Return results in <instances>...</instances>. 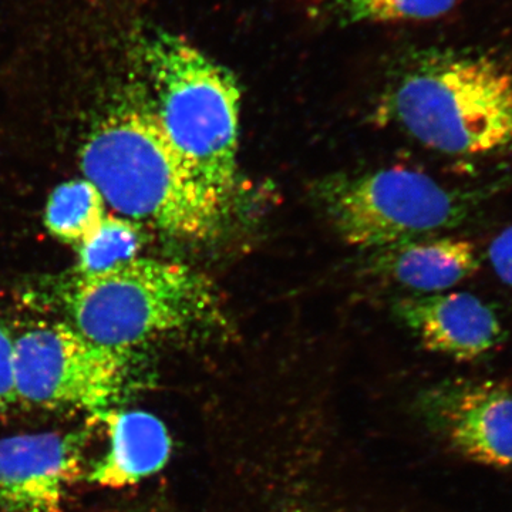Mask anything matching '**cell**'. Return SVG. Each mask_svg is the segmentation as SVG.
I'll list each match as a JSON object with an SVG mask.
<instances>
[{
	"instance_id": "obj_9",
	"label": "cell",
	"mask_w": 512,
	"mask_h": 512,
	"mask_svg": "<svg viewBox=\"0 0 512 512\" xmlns=\"http://www.w3.org/2000/svg\"><path fill=\"white\" fill-rule=\"evenodd\" d=\"M80 434L0 439V512H60L83 473Z\"/></svg>"
},
{
	"instance_id": "obj_11",
	"label": "cell",
	"mask_w": 512,
	"mask_h": 512,
	"mask_svg": "<svg viewBox=\"0 0 512 512\" xmlns=\"http://www.w3.org/2000/svg\"><path fill=\"white\" fill-rule=\"evenodd\" d=\"M376 269L397 284L423 293H440L480 269L476 245L463 238H416L379 249Z\"/></svg>"
},
{
	"instance_id": "obj_16",
	"label": "cell",
	"mask_w": 512,
	"mask_h": 512,
	"mask_svg": "<svg viewBox=\"0 0 512 512\" xmlns=\"http://www.w3.org/2000/svg\"><path fill=\"white\" fill-rule=\"evenodd\" d=\"M15 338L0 323V414L18 402L15 382Z\"/></svg>"
},
{
	"instance_id": "obj_1",
	"label": "cell",
	"mask_w": 512,
	"mask_h": 512,
	"mask_svg": "<svg viewBox=\"0 0 512 512\" xmlns=\"http://www.w3.org/2000/svg\"><path fill=\"white\" fill-rule=\"evenodd\" d=\"M214 512H402L346 443L309 414L212 421Z\"/></svg>"
},
{
	"instance_id": "obj_7",
	"label": "cell",
	"mask_w": 512,
	"mask_h": 512,
	"mask_svg": "<svg viewBox=\"0 0 512 512\" xmlns=\"http://www.w3.org/2000/svg\"><path fill=\"white\" fill-rule=\"evenodd\" d=\"M126 350L100 345L74 326H36L15 340L18 400L103 417L126 392Z\"/></svg>"
},
{
	"instance_id": "obj_8",
	"label": "cell",
	"mask_w": 512,
	"mask_h": 512,
	"mask_svg": "<svg viewBox=\"0 0 512 512\" xmlns=\"http://www.w3.org/2000/svg\"><path fill=\"white\" fill-rule=\"evenodd\" d=\"M427 417L444 441L480 466L512 467V389L491 380H457L426 399Z\"/></svg>"
},
{
	"instance_id": "obj_10",
	"label": "cell",
	"mask_w": 512,
	"mask_h": 512,
	"mask_svg": "<svg viewBox=\"0 0 512 512\" xmlns=\"http://www.w3.org/2000/svg\"><path fill=\"white\" fill-rule=\"evenodd\" d=\"M396 313L424 348L458 362L481 359L507 339L493 306L473 293L440 292L403 299Z\"/></svg>"
},
{
	"instance_id": "obj_5",
	"label": "cell",
	"mask_w": 512,
	"mask_h": 512,
	"mask_svg": "<svg viewBox=\"0 0 512 512\" xmlns=\"http://www.w3.org/2000/svg\"><path fill=\"white\" fill-rule=\"evenodd\" d=\"M63 302L84 336L126 352L220 318L207 276L180 262L140 256L101 274L77 275Z\"/></svg>"
},
{
	"instance_id": "obj_13",
	"label": "cell",
	"mask_w": 512,
	"mask_h": 512,
	"mask_svg": "<svg viewBox=\"0 0 512 512\" xmlns=\"http://www.w3.org/2000/svg\"><path fill=\"white\" fill-rule=\"evenodd\" d=\"M104 218L106 200L99 188L87 178L57 185L47 201V231L60 241L76 247L100 227Z\"/></svg>"
},
{
	"instance_id": "obj_3",
	"label": "cell",
	"mask_w": 512,
	"mask_h": 512,
	"mask_svg": "<svg viewBox=\"0 0 512 512\" xmlns=\"http://www.w3.org/2000/svg\"><path fill=\"white\" fill-rule=\"evenodd\" d=\"M133 57L165 133L229 211L238 185L242 90L237 76L163 28L144 30Z\"/></svg>"
},
{
	"instance_id": "obj_15",
	"label": "cell",
	"mask_w": 512,
	"mask_h": 512,
	"mask_svg": "<svg viewBox=\"0 0 512 512\" xmlns=\"http://www.w3.org/2000/svg\"><path fill=\"white\" fill-rule=\"evenodd\" d=\"M457 0H328L326 13L340 25L429 20L446 15Z\"/></svg>"
},
{
	"instance_id": "obj_12",
	"label": "cell",
	"mask_w": 512,
	"mask_h": 512,
	"mask_svg": "<svg viewBox=\"0 0 512 512\" xmlns=\"http://www.w3.org/2000/svg\"><path fill=\"white\" fill-rule=\"evenodd\" d=\"M110 447L89 478L104 488H124L157 474L171 456L170 433L163 421L146 412L104 414Z\"/></svg>"
},
{
	"instance_id": "obj_2",
	"label": "cell",
	"mask_w": 512,
	"mask_h": 512,
	"mask_svg": "<svg viewBox=\"0 0 512 512\" xmlns=\"http://www.w3.org/2000/svg\"><path fill=\"white\" fill-rule=\"evenodd\" d=\"M82 170L106 204L168 237L207 241L228 215L165 133L143 87L127 92L94 126Z\"/></svg>"
},
{
	"instance_id": "obj_14",
	"label": "cell",
	"mask_w": 512,
	"mask_h": 512,
	"mask_svg": "<svg viewBox=\"0 0 512 512\" xmlns=\"http://www.w3.org/2000/svg\"><path fill=\"white\" fill-rule=\"evenodd\" d=\"M143 235L136 221L106 215L100 227L79 245L77 274L94 275L110 271L137 258Z\"/></svg>"
},
{
	"instance_id": "obj_17",
	"label": "cell",
	"mask_w": 512,
	"mask_h": 512,
	"mask_svg": "<svg viewBox=\"0 0 512 512\" xmlns=\"http://www.w3.org/2000/svg\"><path fill=\"white\" fill-rule=\"evenodd\" d=\"M488 259L497 278L505 285L512 286V225L491 242Z\"/></svg>"
},
{
	"instance_id": "obj_4",
	"label": "cell",
	"mask_w": 512,
	"mask_h": 512,
	"mask_svg": "<svg viewBox=\"0 0 512 512\" xmlns=\"http://www.w3.org/2000/svg\"><path fill=\"white\" fill-rule=\"evenodd\" d=\"M384 104L407 133L441 153L512 148V73L491 57L440 49L404 56Z\"/></svg>"
},
{
	"instance_id": "obj_6",
	"label": "cell",
	"mask_w": 512,
	"mask_h": 512,
	"mask_svg": "<svg viewBox=\"0 0 512 512\" xmlns=\"http://www.w3.org/2000/svg\"><path fill=\"white\" fill-rule=\"evenodd\" d=\"M493 190H451L430 175L393 167L336 174L313 194L348 244L383 249L464 224Z\"/></svg>"
}]
</instances>
